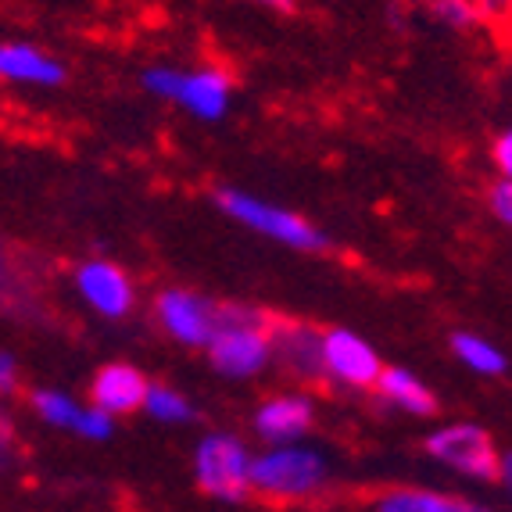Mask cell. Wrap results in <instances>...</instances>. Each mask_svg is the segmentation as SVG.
Listing matches in <instances>:
<instances>
[{"mask_svg": "<svg viewBox=\"0 0 512 512\" xmlns=\"http://www.w3.org/2000/svg\"><path fill=\"white\" fill-rule=\"evenodd\" d=\"M83 409L69 391H58V387H40L33 391V412L47 423L51 430H65V434H76Z\"/></svg>", "mask_w": 512, "mask_h": 512, "instance_id": "2e32d148", "label": "cell"}, {"mask_svg": "<svg viewBox=\"0 0 512 512\" xmlns=\"http://www.w3.org/2000/svg\"><path fill=\"white\" fill-rule=\"evenodd\" d=\"M147 380L137 366L129 362H108L94 373L90 380V405H97L108 416H129V412H140V402L147 394Z\"/></svg>", "mask_w": 512, "mask_h": 512, "instance_id": "7c38bea8", "label": "cell"}, {"mask_svg": "<svg viewBox=\"0 0 512 512\" xmlns=\"http://www.w3.org/2000/svg\"><path fill=\"white\" fill-rule=\"evenodd\" d=\"M140 86L158 101L183 108L197 122H222L233 104V79L219 65H201V69L151 65L140 76Z\"/></svg>", "mask_w": 512, "mask_h": 512, "instance_id": "7a4b0ae2", "label": "cell"}, {"mask_svg": "<svg viewBox=\"0 0 512 512\" xmlns=\"http://www.w3.org/2000/svg\"><path fill=\"white\" fill-rule=\"evenodd\" d=\"M154 316L162 323V330L183 348H208L212 333L219 330L222 312L208 298L183 287H169L154 301Z\"/></svg>", "mask_w": 512, "mask_h": 512, "instance_id": "ba28073f", "label": "cell"}, {"mask_svg": "<svg viewBox=\"0 0 512 512\" xmlns=\"http://www.w3.org/2000/svg\"><path fill=\"white\" fill-rule=\"evenodd\" d=\"M427 4L437 22H444V26L452 29H466L480 18V11L473 8V0H427Z\"/></svg>", "mask_w": 512, "mask_h": 512, "instance_id": "ac0fdd59", "label": "cell"}, {"mask_svg": "<svg viewBox=\"0 0 512 512\" xmlns=\"http://www.w3.org/2000/svg\"><path fill=\"white\" fill-rule=\"evenodd\" d=\"M65 65L51 51L26 40H0V83L33 86V90H58L65 83Z\"/></svg>", "mask_w": 512, "mask_h": 512, "instance_id": "8fae6325", "label": "cell"}, {"mask_svg": "<svg viewBox=\"0 0 512 512\" xmlns=\"http://www.w3.org/2000/svg\"><path fill=\"white\" fill-rule=\"evenodd\" d=\"M505 4H509V0H473V8H477L480 15H491V11H505Z\"/></svg>", "mask_w": 512, "mask_h": 512, "instance_id": "cb8c5ba5", "label": "cell"}, {"mask_svg": "<svg viewBox=\"0 0 512 512\" xmlns=\"http://www.w3.org/2000/svg\"><path fill=\"white\" fill-rule=\"evenodd\" d=\"M312 427H316V402L301 391L273 394L255 409V434L265 444H298Z\"/></svg>", "mask_w": 512, "mask_h": 512, "instance_id": "30bf717a", "label": "cell"}, {"mask_svg": "<svg viewBox=\"0 0 512 512\" xmlns=\"http://www.w3.org/2000/svg\"><path fill=\"white\" fill-rule=\"evenodd\" d=\"M255 4H265V8H280V11L291 8V0H255Z\"/></svg>", "mask_w": 512, "mask_h": 512, "instance_id": "d4e9b609", "label": "cell"}, {"mask_svg": "<svg viewBox=\"0 0 512 512\" xmlns=\"http://www.w3.org/2000/svg\"><path fill=\"white\" fill-rule=\"evenodd\" d=\"M330 484V462L319 448L298 444H269L251 455V495L269 502H305Z\"/></svg>", "mask_w": 512, "mask_h": 512, "instance_id": "6da1fadb", "label": "cell"}, {"mask_svg": "<svg viewBox=\"0 0 512 512\" xmlns=\"http://www.w3.org/2000/svg\"><path fill=\"white\" fill-rule=\"evenodd\" d=\"M140 412H144L147 419H154V423H162V427H187V423L197 419V409L187 394L165 384H147Z\"/></svg>", "mask_w": 512, "mask_h": 512, "instance_id": "9a60e30c", "label": "cell"}, {"mask_svg": "<svg viewBox=\"0 0 512 512\" xmlns=\"http://www.w3.org/2000/svg\"><path fill=\"white\" fill-rule=\"evenodd\" d=\"M251 448L244 437L212 430L194 448V480L215 502H244L251 495Z\"/></svg>", "mask_w": 512, "mask_h": 512, "instance_id": "277c9868", "label": "cell"}, {"mask_svg": "<svg viewBox=\"0 0 512 512\" xmlns=\"http://www.w3.org/2000/svg\"><path fill=\"white\" fill-rule=\"evenodd\" d=\"M487 208H491V215H495L502 226H509L512 222V183H509V176H498V180L491 183V190H487Z\"/></svg>", "mask_w": 512, "mask_h": 512, "instance_id": "ffe728a7", "label": "cell"}, {"mask_svg": "<svg viewBox=\"0 0 512 512\" xmlns=\"http://www.w3.org/2000/svg\"><path fill=\"white\" fill-rule=\"evenodd\" d=\"M409 502L416 512H495L484 502H473V498H459V495H444V491H409Z\"/></svg>", "mask_w": 512, "mask_h": 512, "instance_id": "e0dca14e", "label": "cell"}, {"mask_svg": "<svg viewBox=\"0 0 512 512\" xmlns=\"http://www.w3.org/2000/svg\"><path fill=\"white\" fill-rule=\"evenodd\" d=\"M384 362L373 344L355 330H326L319 333V376H330L341 387H366L376 384Z\"/></svg>", "mask_w": 512, "mask_h": 512, "instance_id": "52a82bcc", "label": "cell"}, {"mask_svg": "<svg viewBox=\"0 0 512 512\" xmlns=\"http://www.w3.org/2000/svg\"><path fill=\"white\" fill-rule=\"evenodd\" d=\"M427 455L455 477L498 484L502 473V452L495 448V437L477 423H448L427 437Z\"/></svg>", "mask_w": 512, "mask_h": 512, "instance_id": "5b68a950", "label": "cell"}, {"mask_svg": "<svg viewBox=\"0 0 512 512\" xmlns=\"http://www.w3.org/2000/svg\"><path fill=\"white\" fill-rule=\"evenodd\" d=\"M373 387L380 391V398H384L391 409L405 412V416H434L437 412L434 391L405 366H384Z\"/></svg>", "mask_w": 512, "mask_h": 512, "instance_id": "4fadbf2b", "label": "cell"}, {"mask_svg": "<svg viewBox=\"0 0 512 512\" xmlns=\"http://www.w3.org/2000/svg\"><path fill=\"white\" fill-rule=\"evenodd\" d=\"M205 351L215 373L230 376V380H251V376L265 373L269 362L276 359L269 330L244 316H222Z\"/></svg>", "mask_w": 512, "mask_h": 512, "instance_id": "8992f818", "label": "cell"}, {"mask_svg": "<svg viewBox=\"0 0 512 512\" xmlns=\"http://www.w3.org/2000/svg\"><path fill=\"white\" fill-rule=\"evenodd\" d=\"M373 512H416L409 502V491H387V495L376 498Z\"/></svg>", "mask_w": 512, "mask_h": 512, "instance_id": "603a6c76", "label": "cell"}, {"mask_svg": "<svg viewBox=\"0 0 512 512\" xmlns=\"http://www.w3.org/2000/svg\"><path fill=\"white\" fill-rule=\"evenodd\" d=\"M76 294L101 319H126L137 305V287L122 265L108 258H86L76 269Z\"/></svg>", "mask_w": 512, "mask_h": 512, "instance_id": "9c48e42d", "label": "cell"}, {"mask_svg": "<svg viewBox=\"0 0 512 512\" xmlns=\"http://www.w3.org/2000/svg\"><path fill=\"white\" fill-rule=\"evenodd\" d=\"M15 387H18V359L11 355V351L0 348V394L8 398Z\"/></svg>", "mask_w": 512, "mask_h": 512, "instance_id": "7402d4cb", "label": "cell"}, {"mask_svg": "<svg viewBox=\"0 0 512 512\" xmlns=\"http://www.w3.org/2000/svg\"><path fill=\"white\" fill-rule=\"evenodd\" d=\"M76 437H83V441H111L115 437V416L101 412L97 405H86L83 419H79L76 427Z\"/></svg>", "mask_w": 512, "mask_h": 512, "instance_id": "d6986e66", "label": "cell"}, {"mask_svg": "<svg viewBox=\"0 0 512 512\" xmlns=\"http://www.w3.org/2000/svg\"><path fill=\"white\" fill-rule=\"evenodd\" d=\"M452 351H455V359L477 376H502L505 369H509L505 351L498 348L495 341L480 337V333H470V330L452 333Z\"/></svg>", "mask_w": 512, "mask_h": 512, "instance_id": "5bb4252c", "label": "cell"}, {"mask_svg": "<svg viewBox=\"0 0 512 512\" xmlns=\"http://www.w3.org/2000/svg\"><path fill=\"white\" fill-rule=\"evenodd\" d=\"M219 208L230 215L237 226H244V230L258 233V237H265V240H276L283 248H294V251L326 248V233L319 230V226H312L305 215L273 205V201H262L258 194H248V190L222 187Z\"/></svg>", "mask_w": 512, "mask_h": 512, "instance_id": "3957f363", "label": "cell"}, {"mask_svg": "<svg viewBox=\"0 0 512 512\" xmlns=\"http://www.w3.org/2000/svg\"><path fill=\"white\" fill-rule=\"evenodd\" d=\"M487 154H491V165L498 169V176H512V133L509 129L491 140V151Z\"/></svg>", "mask_w": 512, "mask_h": 512, "instance_id": "44dd1931", "label": "cell"}]
</instances>
